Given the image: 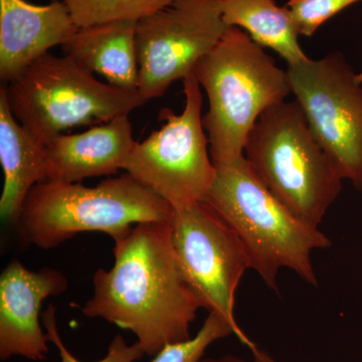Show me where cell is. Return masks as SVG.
<instances>
[{
  "label": "cell",
  "mask_w": 362,
  "mask_h": 362,
  "mask_svg": "<svg viewBox=\"0 0 362 362\" xmlns=\"http://www.w3.org/2000/svg\"><path fill=\"white\" fill-rule=\"evenodd\" d=\"M114 265L98 269L85 316L129 330L146 356L190 339V325L202 308L181 270L171 221L136 223L116 240Z\"/></svg>",
  "instance_id": "6da1fadb"
},
{
  "label": "cell",
  "mask_w": 362,
  "mask_h": 362,
  "mask_svg": "<svg viewBox=\"0 0 362 362\" xmlns=\"http://www.w3.org/2000/svg\"><path fill=\"white\" fill-rule=\"evenodd\" d=\"M192 75L209 98L202 123L214 164L230 165L244 159L247 138L259 117L291 94L287 71L235 26L228 28Z\"/></svg>",
  "instance_id": "7a4b0ae2"
},
{
  "label": "cell",
  "mask_w": 362,
  "mask_h": 362,
  "mask_svg": "<svg viewBox=\"0 0 362 362\" xmlns=\"http://www.w3.org/2000/svg\"><path fill=\"white\" fill-rule=\"evenodd\" d=\"M214 166L216 176L204 202L242 240L251 269L274 290L282 269L317 287L312 252L329 247V238L293 216L255 176L246 158Z\"/></svg>",
  "instance_id": "3957f363"
},
{
  "label": "cell",
  "mask_w": 362,
  "mask_h": 362,
  "mask_svg": "<svg viewBox=\"0 0 362 362\" xmlns=\"http://www.w3.org/2000/svg\"><path fill=\"white\" fill-rule=\"evenodd\" d=\"M173 214L168 202L126 173L95 187L42 181L26 197L16 226L28 244L49 250L84 232L104 233L116 242L136 223L169 221Z\"/></svg>",
  "instance_id": "277c9868"
},
{
  "label": "cell",
  "mask_w": 362,
  "mask_h": 362,
  "mask_svg": "<svg viewBox=\"0 0 362 362\" xmlns=\"http://www.w3.org/2000/svg\"><path fill=\"white\" fill-rule=\"evenodd\" d=\"M252 173L298 220L319 228L342 189V178L314 137L295 100L267 109L247 138Z\"/></svg>",
  "instance_id": "5b68a950"
},
{
  "label": "cell",
  "mask_w": 362,
  "mask_h": 362,
  "mask_svg": "<svg viewBox=\"0 0 362 362\" xmlns=\"http://www.w3.org/2000/svg\"><path fill=\"white\" fill-rule=\"evenodd\" d=\"M11 113L40 143L77 126L129 115L147 100L95 78L70 57L45 54L6 85Z\"/></svg>",
  "instance_id": "8992f818"
},
{
  "label": "cell",
  "mask_w": 362,
  "mask_h": 362,
  "mask_svg": "<svg viewBox=\"0 0 362 362\" xmlns=\"http://www.w3.org/2000/svg\"><path fill=\"white\" fill-rule=\"evenodd\" d=\"M185 105L177 115L160 112L163 125L137 142L124 164L126 173L153 190L173 211L204 202L216 176L204 123L201 85L183 78Z\"/></svg>",
  "instance_id": "52a82bcc"
},
{
  "label": "cell",
  "mask_w": 362,
  "mask_h": 362,
  "mask_svg": "<svg viewBox=\"0 0 362 362\" xmlns=\"http://www.w3.org/2000/svg\"><path fill=\"white\" fill-rule=\"evenodd\" d=\"M286 71L314 137L342 180L362 192V74L339 52Z\"/></svg>",
  "instance_id": "ba28073f"
},
{
  "label": "cell",
  "mask_w": 362,
  "mask_h": 362,
  "mask_svg": "<svg viewBox=\"0 0 362 362\" xmlns=\"http://www.w3.org/2000/svg\"><path fill=\"white\" fill-rule=\"evenodd\" d=\"M173 245L181 270L202 308L223 317L233 335L250 350L257 347L235 318V296L251 269L249 256L235 230L206 202L175 211Z\"/></svg>",
  "instance_id": "9c48e42d"
},
{
  "label": "cell",
  "mask_w": 362,
  "mask_h": 362,
  "mask_svg": "<svg viewBox=\"0 0 362 362\" xmlns=\"http://www.w3.org/2000/svg\"><path fill=\"white\" fill-rule=\"evenodd\" d=\"M228 28L220 0H177L138 21V92L147 101L163 96L175 81L194 74Z\"/></svg>",
  "instance_id": "30bf717a"
},
{
  "label": "cell",
  "mask_w": 362,
  "mask_h": 362,
  "mask_svg": "<svg viewBox=\"0 0 362 362\" xmlns=\"http://www.w3.org/2000/svg\"><path fill=\"white\" fill-rule=\"evenodd\" d=\"M69 281L56 269L28 270L13 259L0 276V359L23 356L42 361L49 354V339L40 323L47 298L66 292Z\"/></svg>",
  "instance_id": "8fae6325"
},
{
  "label": "cell",
  "mask_w": 362,
  "mask_h": 362,
  "mask_svg": "<svg viewBox=\"0 0 362 362\" xmlns=\"http://www.w3.org/2000/svg\"><path fill=\"white\" fill-rule=\"evenodd\" d=\"M78 28L62 1L35 6L25 0H0V78L4 85L64 45Z\"/></svg>",
  "instance_id": "7c38bea8"
},
{
  "label": "cell",
  "mask_w": 362,
  "mask_h": 362,
  "mask_svg": "<svg viewBox=\"0 0 362 362\" xmlns=\"http://www.w3.org/2000/svg\"><path fill=\"white\" fill-rule=\"evenodd\" d=\"M129 115L77 134H59L47 143V180L75 183L116 175L136 145Z\"/></svg>",
  "instance_id": "4fadbf2b"
},
{
  "label": "cell",
  "mask_w": 362,
  "mask_h": 362,
  "mask_svg": "<svg viewBox=\"0 0 362 362\" xmlns=\"http://www.w3.org/2000/svg\"><path fill=\"white\" fill-rule=\"evenodd\" d=\"M0 163L4 173L0 216L16 226L30 190L47 180V149L11 113L6 85L0 88Z\"/></svg>",
  "instance_id": "5bb4252c"
},
{
  "label": "cell",
  "mask_w": 362,
  "mask_h": 362,
  "mask_svg": "<svg viewBox=\"0 0 362 362\" xmlns=\"http://www.w3.org/2000/svg\"><path fill=\"white\" fill-rule=\"evenodd\" d=\"M135 21H115L78 28L63 47L64 54L109 84L138 90L139 65Z\"/></svg>",
  "instance_id": "9a60e30c"
},
{
  "label": "cell",
  "mask_w": 362,
  "mask_h": 362,
  "mask_svg": "<svg viewBox=\"0 0 362 362\" xmlns=\"http://www.w3.org/2000/svg\"><path fill=\"white\" fill-rule=\"evenodd\" d=\"M223 20L228 26L244 28L256 44L280 54L289 65L308 59L300 47L291 13L274 0H220Z\"/></svg>",
  "instance_id": "2e32d148"
},
{
  "label": "cell",
  "mask_w": 362,
  "mask_h": 362,
  "mask_svg": "<svg viewBox=\"0 0 362 362\" xmlns=\"http://www.w3.org/2000/svg\"><path fill=\"white\" fill-rule=\"evenodd\" d=\"M68 7L78 28L115 21H138L177 0H52Z\"/></svg>",
  "instance_id": "e0dca14e"
},
{
  "label": "cell",
  "mask_w": 362,
  "mask_h": 362,
  "mask_svg": "<svg viewBox=\"0 0 362 362\" xmlns=\"http://www.w3.org/2000/svg\"><path fill=\"white\" fill-rule=\"evenodd\" d=\"M233 334L232 326L216 313H209L194 337L187 341L168 345L151 362H199L206 349L218 340Z\"/></svg>",
  "instance_id": "ac0fdd59"
},
{
  "label": "cell",
  "mask_w": 362,
  "mask_h": 362,
  "mask_svg": "<svg viewBox=\"0 0 362 362\" xmlns=\"http://www.w3.org/2000/svg\"><path fill=\"white\" fill-rule=\"evenodd\" d=\"M362 0H290L291 13L299 35L312 37L319 28L343 9Z\"/></svg>",
  "instance_id": "d6986e66"
},
{
  "label": "cell",
  "mask_w": 362,
  "mask_h": 362,
  "mask_svg": "<svg viewBox=\"0 0 362 362\" xmlns=\"http://www.w3.org/2000/svg\"><path fill=\"white\" fill-rule=\"evenodd\" d=\"M42 322L47 330V339L54 343L59 350L61 362H83L76 358L62 341L57 327L56 307L54 305H49L45 311ZM144 354L145 352L137 342L133 345H128L122 335L118 334L109 345L107 356L96 362H136L141 359Z\"/></svg>",
  "instance_id": "ffe728a7"
},
{
  "label": "cell",
  "mask_w": 362,
  "mask_h": 362,
  "mask_svg": "<svg viewBox=\"0 0 362 362\" xmlns=\"http://www.w3.org/2000/svg\"><path fill=\"white\" fill-rule=\"evenodd\" d=\"M252 361L251 362H281L276 361L274 357L269 356L265 351L259 349L258 346L256 349L252 350ZM199 362H250L244 361V359L239 358V357L233 356H226L221 357V358H202Z\"/></svg>",
  "instance_id": "44dd1931"
}]
</instances>
